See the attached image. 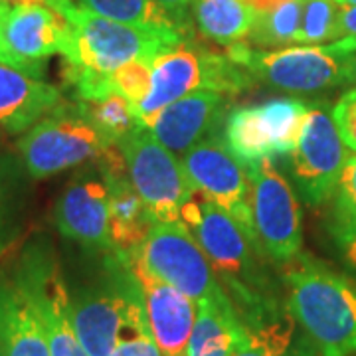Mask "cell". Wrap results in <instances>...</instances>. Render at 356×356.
Masks as SVG:
<instances>
[{
	"mask_svg": "<svg viewBox=\"0 0 356 356\" xmlns=\"http://www.w3.org/2000/svg\"><path fill=\"white\" fill-rule=\"evenodd\" d=\"M332 121L344 147L356 153V88L348 89L332 107Z\"/></svg>",
	"mask_w": 356,
	"mask_h": 356,
	"instance_id": "33",
	"label": "cell"
},
{
	"mask_svg": "<svg viewBox=\"0 0 356 356\" xmlns=\"http://www.w3.org/2000/svg\"><path fill=\"white\" fill-rule=\"evenodd\" d=\"M13 2H16V0H0V16L10 8V4H13Z\"/></svg>",
	"mask_w": 356,
	"mask_h": 356,
	"instance_id": "38",
	"label": "cell"
},
{
	"mask_svg": "<svg viewBox=\"0 0 356 356\" xmlns=\"http://www.w3.org/2000/svg\"><path fill=\"white\" fill-rule=\"evenodd\" d=\"M301 0H281L255 13V22L248 44L259 50H277L297 46L301 26Z\"/></svg>",
	"mask_w": 356,
	"mask_h": 356,
	"instance_id": "25",
	"label": "cell"
},
{
	"mask_svg": "<svg viewBox=\"0 0 356 356\" xmlns=\"http://www.w3.org/2000/svg\"><path fill=\"white\" fill-rule=\"evenodd\" d=\"M254 229L267 257L287 264L303 250V216L291 182L266 156L248 163Z\"/></svg>",
	"mask_w": 356,
	"mask_h": 356,
	"instance_id": "11",
	"label": "cell"
},
{
	"mask_svg": "<svg viewBox=\"0 0 356 356\" xmlns=\"http://www.w3.org/2000/svg\"><path fill=\"white\" fill-rule=\"evenodd\" d=\"M22 232V200L14 178L13 163L0 156V257L6 254Z\"/></svg>",
	"mask_w": 356,
	"mask_h": 356,
	"instance_id": "29",
	"label": "cell"
},
{
	"mask_svg": "<svg viewBox=\"0 0 356 356\" xmlns=\"http://www.w3.org/2000/svg\"><path fill=\"white\" fill-rule=\"evenodd\" d=\"M341 30H343V38L356 40V6H346V4H343Z\"/></svg>",
	"mask_w": 356,
	"mask_h": 356,
	"instance_id": "36",
	"label": "cell"
},
{
	"mask_svg": "<svg viewBox=\"0 0 356 356\" xmlns=\"http://www.w3.org/2000/svg\"><path fill=\"white\" fill-rule=\"evenodd\" d=\"M346 163V147L332 115L311 105L305 127L289 154V170L299 196L309 206L329 202Z\"/></svg>",
	"mask_w": 356,
	"mask_h": 356,
	"instance_id": "14",
	"label": "cell"
},
{
	"mask_svg": "<svg viewBox=\"0 0 356 356\" xmlns=\"http://www.w3.org/2000/svg\"><path fill=\"white\" fill-rule=\"evenodd\" d=\"M0 339L6 356H51L46 334L24 291L0 273Z\"/></svg>",
	"mask_w": 356,
	"mask_h": 356,
	"instance_id": "22",
	"label": "cell"
},
{
	"mask_svg": "<svg viewBox=\"0 0 356 356\" xmlns=\"http://www.w3.org/2000/svg\"><path fill=\"white\" fill-rule=\"evenodd\" d=\"M127 177L140 200L159 222H180V212L196 188L182 161L161 145L147 125H137L117 143Z\"/></svg>",
	"mask_w": 356,
	"mask_h": 356,
	"instance_id": "9",
	"label": "cell"
},
{
	"mask_svg": "<svg viewBox=\"0 0 356 356\" xmlns=\"http://www.w3.org/2000/svg\"><path fill=\"white\" fill-rule=\"evenodd\" d=\"M109 356H163L154 341L149 321H140L121 334Z\"/></svg>",
	"mask_w": 356,
	"mask_h": 356,
	"instance_id": "31",
	"label": "cell"
},
{
	"mask_svg": "<svg viewBox=\"0 0 356 356\" xmlns=\"http://www.w3.org/2000/svg\"><path fill=\"white\" fill-rule=\"evenodd\" d=\"M129 267L137 277L147 321L163 356H186V344L196 318V303L145 269L131 264Z\"/></svg>",
	"mask_w": 356,
	"mask_h": 356,
	"instance_id": "19",
	"label": "cell"
},
{
	"mask_svg": "<svg viewBox=\"0 0 356 356\" xmlns=\"http://www.w3.org/2000/svg\"><path fill=\"white\" fill-rule=\"evenodd\" d=\"M97 163L109 192V232L113 252L125 257L145 242L153 228L154 218L131 184L123 154L117 145H111L97 159Z\"/></svg>",
	"mask_w": 356,
	"mask_h": 356,
	"instance_id": "18",
	"label": "cell"
},
{
	"mask_svg": "<svg viewBox=\"0 0 356 356\" xmlns=\"http://www.w3.org/2000/svg\"><path fill=\"white\" fill-rule=\"evenodd\" d=\"M111 145L81 111L79 103L58 105L18 140V151L32 178H48L97 161Z\"/></svg>",
	"mask_w": 356,
	"mask_h": 356,
	"instance_id": "8",
	"label": "cell"
},
{
	"mask_svg": "<svg viewBox=\"0 0 356 356\" xmlns=\"http://www.w3.org/2000/svg\"><path fill=\"white\" fill-rule=\"evenodd\" d=\"M70 295L74 329L88 356H109L121 334L147 318L137 277L117 252L105 254V273L99 283Z\"/></svg>",
	"mask_w": 356,
	"mask_h": 356,
	"instance_id": "5",
	"label": "cell"
},
{
	"mask_svg": "<svg viewBox=\"0 0 356 356\" xmlns=\"http://www.w3.org/2000/svg\"><path fill=\"white\" fill-rule=\"evenodd\" d=\"M125 261L172 285L194 303L229 297L218 281L200 243L182 222L154 220L145 242L129 252Z\"/></svg>",
	"mask_w": 356,
	"mask_h": 356,
	"instance_id": "7",
	"label": "cell"
},
{
	"mask_svg": "<svg viewBox=\"0 0 356 356\" xmlns=\"http://www.w3.org/2000/svg\"><path fill=\"white\" fill-rule=\"evenodd\" d=\"M285 266V305L318 356H356V281L303 252Z\"/></svg>",
	"mask_w": 356,
	"mask_h": 356,
	"instance_id": "2",
	"label": "cell"
},
{
	"mask_svg": "<svg viewBox=\"0 0 356 356\" xmlns=\"http://www.w3.org/2000/svg\"><path fill=\"white\" fill-rule=\"evenodd\" d=\"M79 107L109 145H117L125 135L140 125L131 103L117 93L93 102H79Z\"/></svg>",
	"mask_w": 356,
	"mask_h": 356,
	"instance_id": "27",
	"label": "cell"
},
{
	"mask_svg": "<svg viewBox=\"0 0 356 356\" xmlns=\"http://www.w3.org/2000/svg\"><path fill=\"white\" fill-rule=\"evenodd\" d=\"M344 83L356 86V51L348 56V60L344 64Z\"/></svg>",
	"mask_w": 356,
	"mask_h": 356,
	"instance_id": "37",
	"label": "cell"
},
{
	"mask_svg": "<svg viewBox=\"0 0 356 356\" xmlns=\"http://www.w3.org/2000/svg\"><path fill=\"white\" fill-rule=\"evenodd\" d=\"M48 2L70 26V42L64 54L65 70L109 76L131 62H151L159 51L188 38L177 30L145 28L111 20L79 6L74 0Z\"/></svg>",
	"mask_w": 356,
	"mask_h": 356,
	"instance_id": "3",
	"label": "cell"
},
{
	"mask_svg": "<svg viewBox=\"0 0 356 356\" xmlns=\"http://www.w3.org/2000/svg\"><path fill=\"white\" fill-rule=\"evenodd\" d=\"M151 62L149 60H137V62H131V64L119 67L113 74H109L107 76V91H109V95L117 93V95L125 97L131 103L133 111H135L137 105L149 93V86H151Z\"/></svg>",
	"mask_w": 356,
	"mask_h": 356,
	"instance_id": "30",
	"label": "cell"
},
{
	"mask_svg": "<svg viewBox=\"0 0 356 356\" xmlns=\"http://www.w3.org/2000/svg\"><path fill=\"white\" fill-rule=\"evenodd\" d=\"M13 280L34 309L51 356H88L74 329L72 295L46 243L36 242L26 248Z\"/></svg>",
	"mask_w": 356,
	"mask_h": 356,
	"instance_id": "10",
	"label": "cell"
},
{
	"mask_svg": "<svg viewBox=\"0 0 356 356\" xmlns=\"http://www.w3.org/2000/svg\"><path fill=\"white\" fill-rule=\"evenodd\" d=\"M180 161L196 192L224 208L255 236L248 166L232 153L226 139L212 135L186 151Z\"/></svg>",
	"mask_w": 356,
	"mask_h": 356,
	"instance_id": "15",
	"label": "cell"
},
{
	"mask_svg": "<svg viewBox=\"0 0 356 356\" xmlns=\"http://www.w3.org/2000/svg\"><path fill=\"white\" fill-rule=\"evenodd\" d=\"M0 356H6V350H4V344H2V339H0Z\"/></svg>",
	"mask_w": 356,
	"mask_h": 356,
	"instance_id": "40",
	"label": "cell"
},
{
	"mask_svg": "<svg viewBox=\"0 0 356 356\" xmlns=\"http://www.w3.org/2000/svg\"><path fill=\"white\" fill-rule=\"evenodd\" d=\"M243 327L248 341L234 356H318L287 305L252 323H243Z\"/></svg>",
	"mask_w": 356,
	"mask_h": 356,
	"instance_id": "23",
	"label": "cell"
},
{
	"mask_svg": "<svg viewBox=\"0 0 356 356\" xmlns=\"http://www.w3.org/2000/svg\"><path fill=\"white\" fill-rule=\"evenodd\" d=\"M74 2L91 13L102 14L105 18L119 20V22L145 26V28L177 30L172 22L166 18V14L161 10L156 0H74Z\"/></svg>",
	"mask_w": 356,
	"mask_h": 356,
	"instance_id": "28",
	"label": "cell"
},
{
	"mask_svg": "<svg viewBox=\"0 0 356 356\" xmlns=\"http://www.w3.org/2000/svg\"><path fill=\"white\" fill-rule=\"evenodd\" d=\"M70 26L48 0H16L0 16V64L42 77L44 62L64 56Z\"/></svg>",
	"mask_w": 356,
	"mask_h": 356,
	"instance_id": "13",
	"label": "cell"
},
{
	"mask_svg": "<svg viewBox=\"0 0 356 356\" xmlns=\"http://www.w3.org/2000/svg\"><path fill=\"white\" fill-rule=\"evenodd\" d=\"M331 232L343 259L348 266L356 269V216L334 218Z\"/></svg>",
	"mask_w": 356,
	"mask_h": 356,
	"instance_id": "34",
	"label": "cell"
},
{
	"mask_svg": "<svg viewBox=\"0 0 356 356\" xmlns=\"http://www.w3.org/2000/svg\"><path fill=\"white\" fill-rule=\"evenodd\" d=\"M309 103L299 97H277L238 107L226 117L224 139L242 163L291 154L305 127Z\"/></svg>",
	"mask_w": 356,
	"mask_h": 356,
	"instance_id": "12",
	"label": "cell"
},
{
	"mask_svg": "<svg viewBox=\"0 0 356 356\" xmlns=\"http://www.w3.org/2000/svg\"><path fill=\"white\" fill-rule=\"evenodd\" d=\"M341 4H346V6H356V0H339Z\"/></svg>",
	"mask_w": 356,
	"mask_h": 356,
	"instance_id": "39",
	"label": "cell"
},
{
	"mask_svg": "<svg viewBox=\"0 0 356 356\" xmlns=\"http://www.w3.org/2000/svg\"><path fill=\"white\" fill-rule=\"evenodd\" d=\"M58 105L62 93L56 86L0 64V127L6 133H26Z\"/></svg>",
	"mask_w": 356,
	"mask_h": 356,
	"instance_id": "20",
	"label": "cell"
},
{
	"mask_svg": "<svg viewBox=\"0 0 356 356\" xmlns=\"http://www.w3.org/2000/svg\"><path fill=\"white\" fill-rule=\"evenodd\" d=\"M301 6L297 46H318L343 38V4L339 0H301Z\"/></svg>",
	"mask_w": 356,
	"mask_h": 356,
	"instance_id": "26",
	"label": "cell"
},
{
	"mask_svg": "<svg viewBox=\"0 0 356 356\" xmlns=\"http://www.w3.org/2000/svg\"><path fill=\"white\" fill-rule=\"evenodd\" d=\"M255 10L245 0H194L192 24L204 40L220 48L248 42Z\"/></svg>",
	"mask_w": 356,
	"mask_h": 356,
	"instance_id": "24",
	"label": "cell"
},
{
	"mask_svg": "<svg viewBox=\"0 0 356 356\" xmlns=\"http://www.w3.org/2000/svg\"><path fill=\"white\" fill-rule=\"evenodd\" d=\"M334 218L356 216V153L346 156L343 175L334 191Z\"/></svg>",
	"mask_w": 356,
	"mask_h": 356,
	"instance_id": "32",
	"label": "cell"
},
{
	"mask_svg": "<svg viewBox=\"0 0 356 356\" xmlns=\"http://www.w3.org/2000/svg\"><path fill=\"white\" fill-rule=\"evenodd\" d=\"M58 232L91 254L113 252L109 232V192L103 178H77L58 198Z\"/></svg>",
	"mask_w": 356,
	"mask_h": 356,
	"instance_id": "16",
	"label": "cell"
},
{
	"mask_svg": "<svg viewBox=\"0 0 356 356\" xmlns=\"http://www.w3.org/2000/svg\"><path fill=\"white\" fill-rule=\"evenodd\" d=\"M245 341L248 332L229 297L196 303L186 356H234Z\"/></svg>",
	"mask_w": 356,
	"mask_h": 356,
	"instance_id": "21",
	"label": "cell"
},
{
	"mask_svg": "<svg viewBox=\"0 0 356 356\" xmlns=\"http://www.w3.org/2000/svg\"><path fill=\"white\" fill-rule=\"evenodd\" d=\"M192 2L194 0H156L172 26L186 36L192 34Z\"/></svg>",
	"mask_w": 356,
	"mask_h": 356,
	"instance_id": "35",
	"label": "cell"
},
{
	"mask_svg": "<svg viewBox=\"0 0 356 356\" xmlns=\"http://www.w3.org/2000/svg\"><path fill=\"white\" fill-rule=\"evenodd\" d=\"M228 95L200 89L166 105L147 125L170 153L184 154L200 140L218 135L226 115Z\"/></svg>",
	"mask_w": 356,
	"mask_h": 356,
	"instance_id": "17",
	"label": "cell"
},
{
	"mask_svg": "<svg viewBox=\"0 0 356 356\" xmlns=\"http://www.w3.org/2000/svg\"><path fill=\"white\" fill-rule=\"evenodd\" d=\"M180 222L200 243L242 323L285 307L273 293L266 269L267 255L257 238L224 208L196 192L182 208Z\"/></svg>",
	"mask_w": 356,
	"mask_h": 356,
	"instance_id": "1",
	"label": "cell"
},
{
	"mask_svg": "<svg viewBox=\"0 0 356 356\" xmlns=\"http://www.w3.org/2000/svg\"><path fill=\"white\" fill-rule=\"evenodd\" d=\"M226 54L254 77L271 88L315 93L344 83V64L356 51V40L341 38L318 46H287L259 50L248 42L226 48Z\"/></svg>",
	"mask_w": 356,
	"mask_h": 356,
	"instance_id": "6",
	"label": "cell"
},
{
	"mask_svg": "<svg viewBox=\"0 0 356 356\" xmlns=\"http://www.w3.org/2000/svg\"><path fill=\"white\" fill-rule=\"evenodd\" d=\"M252 83L254 77L226 51L210 50L188 36L154 56L149 93L137 105L135 115L140 125H149L161 109L194 91L208 89L236 95L252 88Z\"/></svg>",
	"mask_w": 356,
	"mask_h": 356,
	"instance_id": "4",
	"label": "cell"
}]
</instances>
